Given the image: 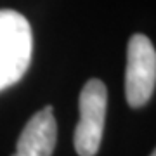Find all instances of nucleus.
<instances>
[{"label":"nucleus","mask_w":156,"mask_h":156,"mask_svg":"<svg viewBox=\"0 0 156 156\" xmlns=\"http://www.w3.org/2000/svg\"><path fill=\"white\" fill-rule=\"evenodd\" d=\"M156 85V50L146 35L135 33L127 47L125 97L130 108H142L151 99Z\"/></svg>","instance_id":"3"},{"label":"nucleus","mask_w":156,"mask_h":156,"mask_svg":"<svg viewBox=\"0 0 156 156\" xmlns=\"http://www.w3.org/2000/svg\"><path fill=\"white\" fill-rule=\"evenodd\" d=\"M33 33L28 19L12 9H0V92L16 85L28 71Z\"/></svg>","instance_id":"1"},{"label":"nucleus","mask_w":156,"mask_h":156,"mask_svg":"<svg viewBox=\"0 0 156 156\" xmlns=\"http://www.w3.org/2000/svg\"><path fill=\"white\" fill-rule=\"evenodd\" d=\"M80 120L75 128V151L78 156H95L102 142L108 108V90L99 78L83 85L78 99Z\"/></svg>","instance_id":"2"},{"label":"nucleus","mask_w":156,"mask_h":156,"mask_svg":"<svg viewBox=\"0 0 156 156\" xmlns=\"http://www.w3.org/2000/svg\"><path fill=\"white\" fill-rule=\"evenodd\" d=\"M57 139V123L52 106H45L30 118L16 144V156H52Z\"/></svg>","instance_id":"4"},{"label":"nucleus","mask_w":156,"mask_h":156,"mask_svg":"<svg viewBox=\"0 0 156 156\" xmlns=\"http://www.w3.org/2000/svg\"><path fill=\"white\" fill-rule=\"evenodd\" d=\"M149 156H156V153H154V151H153V153H151V154Z\"/></svg>","instance_id":"5"},{"label":"nucleus","mask_w":156,"mask_h":156,"mask_svg":"<svg viewBox=\"0 0 156 156\" xmlns=\"http://www.w3.org/2000/svg\"><path fill=\"white\" fill-rule=\"evenodd\" d=\"M12 156H16V154H12Z\"/></svg>","instance_id":"6"}]
</instances>
